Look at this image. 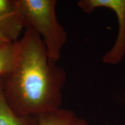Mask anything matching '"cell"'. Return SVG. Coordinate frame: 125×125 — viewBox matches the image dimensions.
<instances>
[{
  "instance_id": "ba28073f",
  "label": "cell",
  "mask_w": 125,
  "mask_h": 125,
  "mask_svg": "<svg viewBox=\"0 0 125 125\" xmlns=\"http://www.w3.org/2000/svg\"><path fill=\"white\" fill-rule=\"evenodd\" d=\"M9 42L8 41H7V40H6V38H5L4 36L2 35V34L0 32V44H1V43H5V42Z\"/></svg>"
},
{
  "instance_id": "52a82bcc",
  "label": "cell",
  "mask_w": 125,
  "mask_h": 125,
  "mask_svg": "<svg viewBox=\"0 0 125 125\" xmlns=\"http://www.w3.org/2000/svg\"><path fill=\"white\" fill-rule=\"evenodd\" d=\"M15 42H5L0 44V77L11 70L15 60Z\"/></svg>"
},
{
  "instance_id": "5b68a950",
  "label": "cell",
  "mask_w": 125,
  "mask_h": 125,
  "mask_svg": "<svg viewBox=\"0 0 125 125\" xmlns=\"http://www.w3.org/2000/svg\"><path fill=\"white\" fill-rule=\"evenodd\" d=\"M39 125H91L70 109L59 108L37 116Z\"/></svg>"
},
{
  "instance_id": "3957f363",
  "label": "cell",
  "mask_w": 125,
  "mask_h": 125,
  "mask_svg": "<svg viewBox=\"0 0 125 125\" xmlns=\"http://www.w3.org/2000/svg\"><path fill=\"white\" fill-rule=\"evenodd\" d=\"M77 4L87 14L100 8L109 9L115 13L118 23L116 40L102 59L104 63L108 65H115L121 62L125 56V0H79Z\"/></svg>"
},
{
  "instance_id": "277c9868",
  "label": "cell",
  "mask_w": 125,
  "mask_h": 125,
  "mask_svg": "<svg viewBox=\"0 0 125 125\" xmlns=\"http://www.w3.org/2000/svg\"><path fill=\"white\" fill-rule=\"evenodd\" d=\"M26 24L16 0H0V32L6 40L16 42Z\"/></svg>"
},
{
  "instance_id": "7a4b0ae2",
  "label": "cell",
  "mask_w": 125,
  "mask_h": 125,
  "mask_svg": "<svg viewBox=\"0 0 125 125\" xmlns=\"http://www.w3.org/2000/svg\"><path fill=\"white\" fill-rule=\"evenodd\" d=\"M26 26L32 28L42 40L49 62L56 64L67 34L56 16V0H16Z\"/></svg>"
},
{
  "instance_id": "6da1fadb",
  "label": "cell",
  "mask_w": 125,
  "mask_h": 125,
  "mask_svg": "<svg viewBox=\"0 0 125 125\" xmlns=\"http://www.w3.org/2000/svg\"><path fill=\"white\" fill-rule=\"evenodd\" d=\"M15 44L13 66L0 77L8 105L19 116H38L60 108L65 70L49 62L41 38L29 26Z\"/></svg>"
},
{
  "instance_id": "8992f818",
  "label": "cell",
  "mask_w": 125,
  "mask_h": 125,
  "mask_svg": "<svg viewBox=\"0 0 125 125\" xmlns=\"http://www.w3.org/2000/svg\"><path fill=\"white\" fill-rule=\"evenodd\" d=\"M0 125H39L37 116H19L8 105L2 92L0 78Z\"/></svg>"
}]
</instances>
